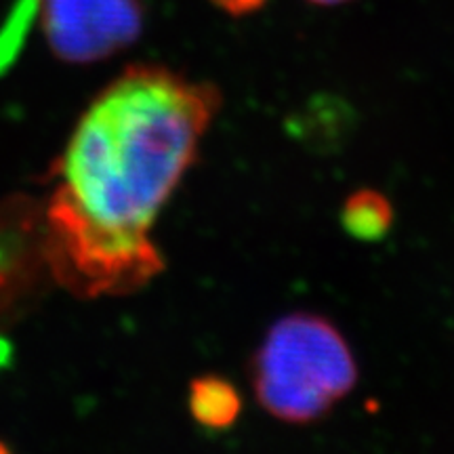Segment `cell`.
Masks as SVG:
<instances>
[{
    "instance_id": "cell-1",
    "label": "cell",
    "mask_w": 454,
    "mask_h": 454,
    "mask_svg": "<svg viewBox=\"0 0 454 454\" xmlns=\"http://www.w3.org/2000/svg\"><path fill=\"white\" fill-rule=\"evenodd\" d=\"M221 106L213 82L162 66H130L90 101L44 202L55 284L124 297L162 274L152 231Z\"/></svg>"
},
{
    "instance_id": "cell-2",
    "label": "cell",
    "mask_w": 454,
    "mask_h": 454,
    "mask_svg": "<svg viewBox=\"0 0 454 454\" xmlns=\"http://www.w3.org/2000/svg\"><path fill=\"white\" fill-rule=\"evenodd\" d=\"M357 383L354 351L326 317L284 316L254 351L251 385L276 421L308 425L325 419Z\"/></svg>"
},
{
    "instance_id": "cell-3",
    "label": "cell",
    "mask_w": 454,
    "mask_h": 454,
    "mask_svg": "<svg viewBox=\"0 0 454 454\" xmlns=\"http://www.w3.org/2000/svg\"><path fill=\"white\" fill-rule=\"evenodd\" d=\"M51 271L44 204L30 196L0 200V328L13 325L43 297Z\"/></svg>"
},
{
    "instance_id": "cell-4",
    "label": "cell",
    "mask_w": 454,
    "mask_h": 454,
    "mask_svg": "<svg viewBox=\"0 0 454 454\" xmlns=\"http://www.w3.org/2000/svg\"><path fill=\"white\" fill-rule=\"evenodd\" d=\"M49 47L67 64H95L139 38V0H38Z\"/></svg>"
},
{
    "instance_id": "cell-5",
    "label": "cell",
    "mask_w": 454,
    "mask_h": 454,
    "mask_svg": "<svg viewBox=\"0 0 454 454\" xmlns=\"http://www.w3.org/2000/svg\"><path fill=\"white\" fill-rule=\"evenodd\" d=\"M242 400L236 387L221 377H200L190 387V412L202 427L227 429L240 417Z\"/></svg>"
},
{
    "instance_id": "cell-6",
    "label": "cell",
    "mask_w": 454,
    "mask_h": 454,
    "mask_svg": "<svg viewBox=\"0 0 454 454\" xmlns=\"http://www.w3.org/2000/svg\"><path fill=\"white\" fill-rule=\"evenodd\" d=\"M345 230L357 240H381L387 234L394 211L385 196L372 190H360L348 198L343 213H340Z\"/></svg>"
},
{
    "instance_id": "cell-7",
    "label": "cell",
    "mask_w": 454,
    "mask_h": 454,
    "mask_svg": "<svg viewBox=\"0 0 454 454\" xmlns=\"http://www.w3.org/2000/svg\"><path fill=\"white\" fill-rule=\"evenodd\" d=\"M27 21H30V15L21 7H15V13L11 17L9 26L4 27V34H0V66H3V59H11L13 57L17 41L26 34Z\"/></svg>"
},
{
    "instance_id": "cell-8",
    "label": "cell",
    "mask_w": 454,
    "mask_h": 454,
    "mask_svg": "<svg viewBox=\"0 0 454 454\" xmlns=\"http://www.w3.org/2000/svg\"><path fill=\"white\" fill-rule=\"evenodd\" d=\"M215 7H219L223 13L242 17L251 15L265 4V0H211Z\"/></svg>"
},
{
    "instance_id": "cell-9",
    "label": "cell",
    "mask_w": 454,
    "mask_h": 454,
    "mask_svg": "<svg viewBox=\"0 0 454 454\" xmlns=\"http://www.w3.org/2000/svg\"><path fill=\"white\" fill-rule=\"evenodd\" d=\"M311 4H320V7H334V4L349 3V0H308Z\"/></svg>"
}]
</instances>
